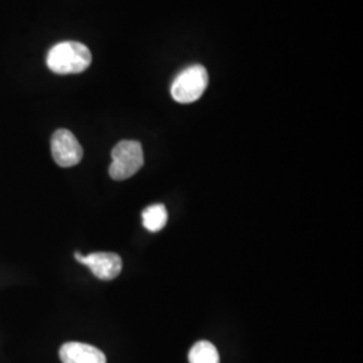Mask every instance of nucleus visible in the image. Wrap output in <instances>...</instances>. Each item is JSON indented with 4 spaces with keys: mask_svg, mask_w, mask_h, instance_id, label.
<instances>
[{
    "mask_svg": "<svg viewBox=\"0 0 363 363\" xmlns=\"http://www.w3.org/2000/svg\"><path fill=\"white\" fill-rule=\"evenodd\" d=\"M190 363H220V354L217 347L208 340L195 343L189 352Z\"/></svg>",
    "mask_w": 363,
    "mask_h": 363,
    "instance_id": "nucleus-8",
    "label": "nucleus"
},
{
    "mask_svg": "<svg viewBox=\"0 0 363 363\" xmlns=\"http://www.w3.org/2000/svg\"><path fill=\"white\" fill-rule=\"evenodd\" d=\"M208 85V70L202 65L190 66L172 82L171 96L177 103L191 104L202 97Z\"/></svg>",
    "mask_w": 363,
    "mask_h": 363,
    "instance_id": "nucleus-3",
    "label": "nucleus"
},
{
    "mask_svg": "<svg viewBox=\"0 0 363 363\" xmlns=\"http://www.w3.org/2000/svg\"><path fill=\"white\" fill-rule=\"evenodd\" d=\"M142 144L136 140H123L112 150V163L109 175L115 181H125L143 167Z\"/></svg>",
    "mask_w": 363,
    "mask_h": 363,
    "instance_id": "nucleus-2",
    "label": "nucleus"
},
{
    "mask_svg": "<svg viewBox=\"0 0 363 363\" xmlns=\"http://www.w3.org/2000/svg\"><path fill=\"white\" fill-rule=\"evenodd\" d=\"M60 358L62 363H106L103 351L79 342L65 343L60 350Z\"/></svg>",
    "mask_w": 363,
    "mask_h": 363,
    "instance_id": "nucleus-6",
    "label": "nucleus"
},
{
    "mask_svg": "<svg viewBox=\"0 0 363 363\" xmlns=\"http://www.w3.org/2000/svg\"><path fill=\"white\" fill-rule=\"evenodd\" d=\"M142 218L144 228L148 232H159L166 226L169 220L167 208L164 205H151L144 210Z\"/></svg>",
    "mask_w": 363,
    "mask_h": 363,
    "instance_id": "nucleus-7",
    "label": "nucleus"
},
{
    "mask_svg": "<svg viewBox=\"0 0 363 363\" xmlns=\"http://www.w3.org/2000/svg\"><path fill=\"white\" fill-rule=\"evenodd\" d=\"M74 257L79 264L86 265L97 279L104 281L116 279L123 269L121 257L112 252H97L88 256H84L77 252Z\"/></svg>",
    "mask_w": 363,
    "mask_h": 363,
    "instance_id": "nucleus-5",
    "label": "nucleus"
},
{
    "mask_svg": "<svg viewBox=\"0 0 363 363\" xmlns=\"http://www.w3.org/2000/svg\"><path fill=\"white\" fill-rule=\"evenodd\" d=\"M46 64L55 74H78L91 66V52L79 42H61L50 49Z\"/></svg>",
    "mask_w": 363,
    "mask_h": 363,
    "instance_id": "nucleus-1",
    "label": "nucleus"
},
{
    "mask_svg": "<svg viewBox=\"0 0 363 363\" xmlns=\"http://www.w3.org/2000/svg\"><path fill=\"white\" fill-rule=\"evenodd\" d=\"M52 155L58 166L73 167L81 162L84 150L70 130H58L52 133Z\"/></svg>",
    "mask_w": 363,
    "mask_h": 363,
    "instance_id": "nucleus-4",
    "label": "nucleus"
}]
</instances>
